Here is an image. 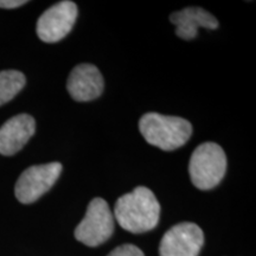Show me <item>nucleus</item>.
<instances>
[{
	"mask_svg": "<svg viewBox=\"0 0 256 256\" xmlns=\"http://www.w3.org/2000/svg\"><path fill=\"white\" fill-rule=\"evenodd\" d=\"M113 215L122 229L142 234L158 226L160 206L148 188L138 186L116 200Z\"/></svg>",
	"mask_w": 256,
	"mask_h": 256,
	"instance_id": "1",
	"label": "nucleus"
},
{
	"mask_svg": "<svg viewBox=\"0 0 256 256\" xmlns=\"http://www.w3.org/2000/svg\"><path fill=\"white\" fill-rule=\"evenodd\" d=\"M144 139L162 151H174L188 142L192 134V124L178 116L147 113L139 121Z\"/></svg>",
	"mask_w": 256,
	"mask_h": 256,
	"instance_id": "2",
	"label": "nucleus"
},
{
	"mask_svg": "<svg viewBox=\"0 0 256 256\" xmlns=\"http://www.w3.org/2000/svg\"><path fill=\"white\" fill-rule=\"evenodd\" d=\"M226 171V156L223 148L215 142H204L194 150L188 162L192 184L200 190L217 186Z\"/></svg>",
	"mask_w": 256,
	"mask_h": 256,
	"instance_id": "3",
	"label": "nucleus"
},
{
	"mask_svg": "<svg viewBox=\"0 0 256 256\" xmlns=\"http://www.w3.org/2000/svg\"><path fill=\"white\" fill-rule=\"evenodd\" d=\"M114 220L107 202L94 198L89 203L84 218L76 226L75 238L88 247H98L113 235Z\"/></svg>",
	"mask_w": 256,
	"mask_h": 256,
	"instance_id": "4",
	"label": "nucleus"
},
{
	"mask_svg": "<svg viewBox=\"0 0 256 256\" xmlns=\"http://www.w3.org/2000/svg\"><path fill=\"white\" fill-rule=\"evenodd\" d=\"M62 164L34 165L25 170L16 183L14 194L23 204H31L46 194L62 174Z\"/></svg>",
	"mask_w": 256,
	"mask_h": 256,
	"instance_id": "5",
	"label": "nucleus"
},
{
	"mask_svg": "<svg viewBox=\"0 0 256 256\" xmlns=\"http://www.w3.org/2000/svg\"><path fill=\"white\" fill-rule=\"evenodd\" d=\"M78 6L74 2L64 0L52 5L37 22V34L46 43H56L72 31L78 19Z\"/></svg>",
	"mask_w": 256,
	"mask_h": 256,
	"instance_id": "6",
	"label": "nucleus"
},
{
	"mask_svg": "<svg viewBox=\"0 0 256 256\" xmlns=\"http://www.w3.org/2000/svg\"><path fill=\"white\" fill-rule=\"evenodd\" d=\"M204 244V234L197 224H176L164 234L159 246L160 256H198Z\"/></svg>",
	"mask_w": 256,
	"mask_h": 256,
	"instance_id": "7",
	"label": "nucleus"
},
{
	"mask_svg": "<svg viewBox=\"0 0 256 256\" xmlns=\"http://www.w3.org/2000/svg\"><path fill=\"white\" fill-rule=\"evenodd\" d=\"M66 88L75 101L87 102L95 100L104 88V78L94 64L82 63L72 70Z\"/></svg>",
	"mask_w": 256,
	"mask_h": 256,
	"instance_id": "8",
	"label": "nucleus"
},
{
	"mask_svg": "<svg viewBox=\"0 0 256 256\" xmlns=\"http://www.w3.org/2000/svg\"><path fill=\"white\" fill-rule=\"evenodd\" d=\"M36 130L34 119L28 114H19L0 127V154L14 156L25 146Z\"/></svg>",
	"mask_w": 256,
	"mask_h": 256,
	"instance_id": "9",
	"label": "nucleus"
},
{
	"mask_svg": "<svg viewBox=\"0 0 256 256\" xmlns=\"http://www.w3.org/2000/svg\"><path fill=\"white\" fill-rule=\"evenodd\" d=\"M170 20L176 26V34L185 40L197 37L200 28L209 30L218 28V20L202 8H186L182 11L174 12L170 16Z\"/></svg>",
	"mask_w": 256,
	"mask_h": 256,
	"instance_id": "10",
	"label": "nucleus"
},
{
	"mask_svg": "<svg viewBox=\"0 0 256 256\" xmlns=\"http://www.w3.org/2000/svg\"><path fill=\"white\" fill-rule=\"evenodd\" d=\"M26 78L18 70L0 72V106L11 101L24 88Z\"/></svg>",
	"mask_w": 256,
	"mask_h": 256,
	"instance_id": "11",
	"label": "nucleus"
},
{
	"mask_svg": "<svg viewBox=\"0 0 256 256\" xmlns=\"http://www.w3.org/2000/svg\"><path fill=\"white\" fill-rule=\"evenodd\" d=\"M107 256H145L142 249L134 244H122L112 250Z\"/></svg>",
	"mask_w": 256,
	"mask_h": 256,
	"instance_id": "12",
	"label": "nucleus"
},
{
	"mask_svg": "<svg viewBox=\"0 0 256 256\" xmlns=\"http://www.w3.org/2000/svg\"><path fill=\"white\" fill-rule=\"evenodd\" d=\"M25 4H28V2H24V0H0V8H16Z\"/></svg>",
	"mask_w": 256,
	"mask_h": 256,
	"instance_id": "13",
	"label": "nucleus"
}]
</instances>
